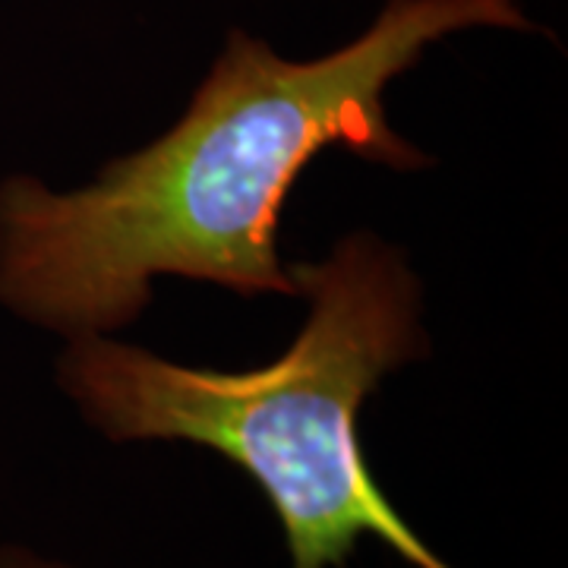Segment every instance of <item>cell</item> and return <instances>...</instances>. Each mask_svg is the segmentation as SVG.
I'll return each instance as SVG.
<instances>
[{"label":"cell","instance_id":"3","mask_svg":"<svg viewBox=\"0 0 568 568\" xmlns=\"http://www.w3.org/2000/svg\"><path fill=\"white\" fill-rule=\"evenodd\" d=\"M0 568H73L58 559H44L26 547H0Z\"/></svg>","mask_w":568,"mask_h":568},{"label":"cell","instance_id":"1","mask_svg":"<svg viewBox=\"0 0 568 568\" xmlns=\"http://www.w3.org/2000/svg\"><path fill=\"white\" fill-rule=\"evenodd\" d=\"M477 26L534 29L515 0H388L361 39L304 63L234 29L162 140L70 193L0 183V304L77 338L133 323L159 275L297 294L278 253L287 190L328 145L429 164L388 126L383 95L426 44Z\"/></svg>","mask_w":568,"mask_h":568},{"label":"cell","instance_id":"2","mask_svg":"<svg viewBox=\"0 0 568 568\" xmlns=\"http://www.w3.org/2000/svg\"><path fill=\"white\" fill-rule=\"evenodd\" d=\"M287 272L310 313L268 366L193 369L77 335L58 366L63 392L111 443H193L241 467L282 521L291 568H345L364 537L414 568H452L388 503L357 433L383 376L429 354L420 282L366 231Z\"/></svg>","mask_w":568,"mask_h":568}]
</instances>
